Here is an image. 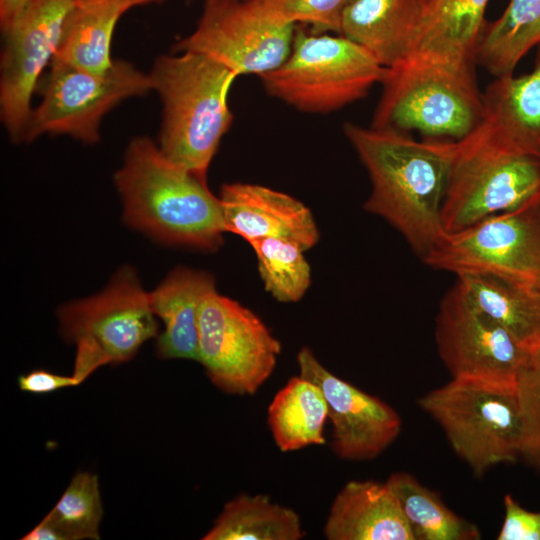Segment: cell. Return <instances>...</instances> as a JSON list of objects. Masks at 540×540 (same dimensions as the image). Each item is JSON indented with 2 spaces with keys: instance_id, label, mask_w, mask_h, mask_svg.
<instances>
[{
  "instance_id": "obj_1",
  "label": "cell",
  "mask_w": 540,
  "mask_h": 540,
  "mask_svg": "<svg viewBox=\"0 0 540 540\" xmlns=\"http://www.w3.org/2000/svg\"><path fill=\"white\" fill-rule=\"evenodd\" d=\"M343 131L371 180L364 209L391 224L422 258L445 233L441 207L458 141H417L350 122Z\"/></svg>"
},
{
  "instance_id": "obj_2",
  "label": "cell",
  "mask_w": 540,
  "mask_h": 540,
  "mask_svg": "<svg viewBox=\"0 0 540 540\" xmlns=\"http://www.w3.org/2000/svg\"><path fill=\"white\" fill-rule=\"evenodd\" d=\"M127 224L156 240L214 251L223 242L219 197L206 178L170 161L150 138H133L114 176Z\"/></svg>"
},
{
  "instance_id": "obj_3",
  "label": "cell",
  "mask_w": 540,
  "mask_h": 540,
  "mask_svg": "<svg viewBox=\"0 0 540 540\" xmlns=\"http://www.w3.org/2000/svg\"><path fill=\"white\" fill-rule=\"evenodd\" d=\"M418 404L477 476L520 457L540 468V436L525 411L518 383L452 378Z\"/></svg>"
},
{
  "instance_id": "obj_4",
  "label": "cell",
  "mask_w": 540,
  "mask_h": 540,
  "mask_svg": "<svg viewBox=\"0 0 540 540\" xmlns=\"http://www.w3.org/2000/svg\"><path fill=\"white\" fill-rule=\"evenodd\" d=\"M159 56L149 73L163 115L159 149L170 161L206 178L233 114V71L196 52Z\"/></svg>"
},
{
  "instance_id": "obj_5",
  "label": "cell",
  "mask_w": 540,
  "mask_h": 540,
  "mask_svg": "<svg viewBox=\"0 0 540 540\" xmlns=\"http://www.w3.org/2000/svg\"><path fill=\"white\" fill-rule=\"evenodd\" d=\"M372 127L459 141L484 122L474 67L406 58L386 69Z\"/></svg>"
},
{
  "instance_id": "obj_6",
  "label": "cell",
  "mask_w": 540,
  "mask_h": 540,
  "mask_svg": "<svg viewBox=\"0 0 540 540\" xmlns=\"http://www.w3.org/2000/svg\"><path fill=\"white\" fill-rule=\"evenodd\" d=\"M386 69L343 35L298 29L287 59L259 77L269 95L303 112L326 113L365 97Z\"/></svg>"
},
{
  "instance_id": "obj_7",
  "label": "cell",
  "mask_w": 540,
  "mask_h": 540,
  "mask_svg": "<svg viewBox=\"0 0 540 540\" xmlns=\"http://www.w3.org/2000/svg\"><path fill=\"white\" fill-rule=\"evenodd\" d=\"M538 202L540 158L496 146L479 128L458 141L441 207L445 233Z\"/></svg>"
},
{
  "instance_id": "obj_8",
  "label": "cell",
  "mask_w": 540,
  "mask_h": 540,
  "mask_svg": "<svg viewBox=\"0 0 540 540\" xmlns=\"http://www.w3.org/2000/svg\"><path fill=\"white\" fill-rule=\"evenodd\" d=\"M58 319L61 335L76 347L72 375L80 383L101 366L130 360L158 332L149 293L130 267L100 293L62 306Z\"/></svg>"
},
{
  "instance_id": "obj_9",
  "label": "cell",
  "mask_w": 540,
  "mask_h": 540,
  "mask_svg": "<svg viewBox=\"0 0 540 540\" xmlns=\"http://www.w3.org/2000/svg\"><path fill=\"white\" fill-rule=\"evenodd\" d=\"M456 276H496L540 292V202L444 233L421 258Z\"/></svg>"
},
{
  "instance_id": "obj_10",
  "label": "cell",
  "mask_w": 540,
  "mask_h": 540,
  "mask_svg": "<svg viewBox=\"0 0 540 540\" xmlns=\"http://www.w3.org/2000/svg\"><path fill=\"white\" fill-rule=\"evenodd\" d=\"M151 91L150 75L125 60H114L106 73L95 74L53 59L43 98L31 111L23 141L54 134L96 143L106 113L127 98Z\"/></svg>"
},
{
  "instance_id": "obj_11",
  "label": "cell",
  "mask_w": 540,
  "mask_h": 540,
  "mask_svg": "<svg viewBox=\"0 0 540 540\" xmlns=\"http://www.w3.org/2000/svg\"><path fill=\"white\" fill-rule=\"evenodd\" d=\"M198 362L225 393L253 395L273 373L281 344L250 309L216 289L199 309Z\"/></svg>"
},
{
  "instance_id": "obj_12",
  "label": "cell",
  "mask_w": 540,
  "mask_h": 540,
  "mask_svg": "<svg viewBox=\"0 0 540 540\" xmlns=\"http://www.w3.org/2000/svg\"><path fill=\"white\" fill-rule=\"evenodd\" d=\"M435 340L452 378L517 384L534 356L476 308L458 281L440 301Z\"/></svg>"
},
{
  "instance_id": "obj_13",
  "label": "cell",
  "mask_w": 540,
  "mask_h": 540,
  "mask_svg": "<svg viewBox=\"0 0 540 540\" xmlns=\"http://www.w3.org/2000/svg\"><path fill=\"white\" fill-rule=\"evenodd\" d=\"M77 0H30L5 31L0 68V115L10 139L23 142L31 99L55 58Z\"/></svg>"
},
{
  "instance_id": "obj_14",
  "label": "cell",
  "mask_w": 540,
  "mask_h": 540,
  "mask_svg": "<svg viewBox=\"0 0 540 540\" xmlns=\"http://www.w3.org/2000/svg\"><path fill=\"white\" fill-rule=\"evenodd\" d=\"M293 25L269 21L245 0H205L195 30L174 45L176 52H196L237 76H261L289 56Z\"/></svg>"
},
{
  "instance_id": "obj_15",
  "label": "cell",
  "mask_w": 540,
  "mask_h": 540,
  "mask_svg": "<svg viewBox=\"0 0 540 540\" xmlns=\"http://www.w3.org/2000/svg\"><path fill=\"white\" fill-rule=\"evenodd\" d=\"M299 375L322 390L332 425L331 448L343 460H370L380 455L401 431L399 414L372 396L327 370L312 350L298 352Z\"/></svg>"
},
{
  "instance_id": "obj_16",
  "label": "cell",
  "mask_w": 540,
  "mask_h": 540,
  "mask_svg": "<svg viewBox=\"0 0 540 540\" xmlns=\"http://www.w3.org/2000/svg\"><path fill=\"white\" fill-rule=\"evenodd\" d=\"M219 199L224 231L248 243L274 237L293 241L306 251L319 240L310 209L286 193L235 182L222 186Z\"/></svg>"
},
{
  "instance_id": "obj_17",
  "label": "cell",
  "mask_w": 540,
  "mask_h": 540,
  "mask_svg": "<svg viewBox=\"0 0 540 540\" xmlns=\"http://www.w3.org/2000/svg\"><path fill=\"white\" fill-rule=\"evenodd\" d=\"M532 71L495 77L483 93L480 133L503 149L540 158V43Z\"/></svg>"
},
{
  "instance_id": "obj_18",
  "label": "cell",
  "mask_w": 540,
  "mask_h": 540,
  "mask_svg": "<svg viewBox=\"0 0 540 540\" xmlns=\"http://www.w3.org/2000/svg\"><path fill=\"white\" fill-rule=\"evenodd\" d=\"M488 1L420 0L407 58L474 67Z\"/></svg>"
},
{
  "instance_id": "obj_19",
  "label": "cell",
  "mask_w": 540,
  "mask_h": 540,
  "mask_svg": "<svg viewBox=\"0 0 540 540\" xmlns=\"http://www.w3.org/2000/svg\"><path fill=\"white\" fill-rule=\"evenodd\" d=\"M328 540H415L389 486L349 481L336 495L324 526Z\"/></svg>"
},
{
  "instance_id": "obj_20",
  "label": "cell",
  "mask_w": 540,
  "mask_h": 540,
  "mask_svg": "<svg viewBox=\"0 0 540 540\" xmlns=\"http://www.w3.org/2000/svg\"><path fill=\"white\" fill-rule=\"evenodd\" d=\"M214 289L210 273L178 267L149 292L152 311L164 324L156 343L160 358L198 361L200 304Z\"/></svg>"
},
{
  "instance_id": "obj_21",
  "label": "cell",
  "mask_w": 540,
  "mask_h": 540,
  "mask_svg": "<svg viewBox=\"0 0 540 540\" xmlns=\"http://www.w3.org/2000/svg\"><path fill=\"white\" fill-rule=\"evenodd\" d=\"M419 6L420 0H350L340 34L391 68L410 52Z\"/></svg>"
},
{
  "instance_id": "obj_22",
  "label": "cell",
  "mask_w": 540,
  "mask_h": 540,
  "mask_svg": "<svg viewBox=\"0 0 540 540\" xmlns=\"http://www.w3.org/2000/svg\"><path fill=\"white\" fill-rule=\"evenodd\" d=\"M161 0H77L54 59L104 74L113 65L111 41L120 17L130 8Z\"/></svg>"
},
{
  "instance_id": "obj_23",
  "label": "cell",
  "mask_w": 540,
  "mask_h": 540,
  "mask_svg": "<svg viewBox=\"0 0 540 540\" xmlns=\"http://www.w3.org/2000/svg\"><path fill=\"white\" fill-rule=\"evenodd\" d=\"M472 304L501 325L525 350L540 352V292L484 274L457 276Z\"/></svg>"
},
{
  "instance_id": "obj_24",
  "label": "cell",
  "mask_w": 540,
  "mask_h": 540,
  "mask_svg": "<svg viewBox=\"0 0 540 540\" xmlns=\"http://www.w3.org/2000/svg\"><path fill=\"white\" fill-rule=\"evenodd\" d=\"M268 426L282 452L325 443L328 406L322 390L298 375L288 380L268 407Z\"/></svg>"
},
{
  "instance_id": "obj_25",
  "label": "cell",
  "mask_w": 540,
  "mask_h": 540,
  "mask_svg": "<svg viewBox=\"0 0 540 540\" xmlns=\"http://www.w3.org/2000/svg\"><path fill=\"white\" fill-rule=\"evenodd\" d=\"M540 43V0H510L501 16L484 25L475 62L495 77L514 72Z\"/></svg>"
},
{
  "instance_id": "obj_26",
  "label": "cell",
  "mask_w": 540,
  "mask_h": 540,
  "mask_svg": "<svg viewBox=\"0 0 540 540\" xmlns=\"http://www.w3.org/2000/svg\"><path fill=\"white\" fill-rule=\"evenodd\" d=\"M299 515L267 495L241 494L224 506L204 540H299Z\"/></svg>"
},
{
  "instance_id": "obj_27",
  "label": "cell",
  "mask_w": 540,
  "mask_h": 540,
  "mask_svg": "<svg viewBox=\"0 0 540 540\" xmlns=\"http://www.w3.org/2000/svg\"><path fill=\"white\" fill-rule=\"evenodd\" d=\"M386 484L395 494L415 540H478L479 528L450 510L434 491L406 472L392 473Z\"/></svg>"
},
{
  "instance_id": "obj_28",
  "label": "cell",
  "mask_w": 540,
  "mask_h": 540,
  "mask_svg": "<svg viewBox=\"0 0 540 540\" xmlns=\"http://www.w3.org/2000/svg\"><path fill=\"white\" fill-rule=\"evenodd\" d=\"M255 252L265 290L277 301H299L311 284V269L304 249L281 238H262L249 243Z\"/></svg>"
},
{
  "instance_id": "obj_29",
  "label": "cell",
  "mask_w": 540,
  "mask_h": 540,
  "mask_svg": "<svg viewBox=\"0 0 540 540\" xmlns=\"http://www.w3.org/2000/svg\"><path fill=\"white\" fill-rule=\"evenodd\" d=\"M61 533L64 540L99 539L102 503L95 474L79 472L44 517Z\"/></svg>"
},
{
  "instance_id": "obj_30",
  "label": "cell",
  "mask_w": 540,
  "mask_h": 540,
  "mask_svg": "<svg viewBox=\"0 0 540 540\" xmlns=\"http://www.w3.org/2000/svg\"><path fill=\"white\" fill-rule=\"evenodd\" d=\"M258 13L281 25L306 23L318 31L340 33L343 11L350 0H245Z\"/></svg>"
},
{
  "instance_id": "obj_31",
  "label": "cell",
  "mask_w": 540,
  "mask_h": 540,
  "mask_svg": "<svg viewBox=\"0 0 540 540\" xmlns=\"http://www.w3.org/2000/svg\"><path fill=\"white\" fill-rule=\"evenodd\" d=\"M503 504L505 514L497 540H540V511L523 508L510 494Z\"/></svg>"
},
{
  "instance_id": "obj_32",
  "label": "cell",
  "mask_w": 540,
  "mask_h": 540,
  "mask_svg": "<svg viewBox=\"0 0 540 540\" xmlns=\"http://www.w3.org/2000/svg\"><path fill=\"white\" fill-rule=\"evenodd\" d=\"M518 391L525 411L540 436V352L533 356L520 374Z\"/></svg>"
},
{
  "instance_id": "obj_33",
  "label": "cell",
  "mask_w": 540,
  "mask_h": 540,
  "mask_svg": "<svg viewBox=\"0 0 540 540\" xmlns=\"http://www.w3.org/2000/svg\"><path fill=\"white\" fill-rule=\"evenodd\" d=\"M80 381L73 375H59L47 370L36 369L18 378L20 390L33 394H46L77 386Z\"/></svg>"
},
{
  "instance_id": "obj_34",
  "label": "cell",
  "mask_w": 540,
  "mask_h": 540,
  "mask_svg": "<svg viewBox=\"0 0 540 540\" xmlns=\"http://www.w3.org/2000/svg\"><path fill=\"white\" fill-rule=\"evenodd\" d=\"M30 0H0V26L4 33L20 16Z\"/></svg>"
}]
</instances>
